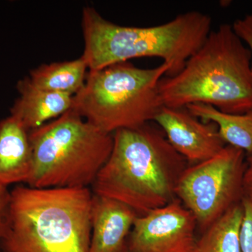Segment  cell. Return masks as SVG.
Wrapping results in <instances>:
<instances>
[{
  "mask_svg": "<svg viewBox=\"0 0 252 252\" xmlns=\"http://www.w3.org/2000/svg\"><path fill=\"white\" fill-rule=\"evenodd\" d=\"M108 160L93 185L94 193L114 199L138 215L167 205L188 162L160 129L149 124L113 134Z\"/></svg>",
  "mask_w": 252,
  "mask_h": 252,
  "instance_id": "1",
  "label": "cell"
},
{
  "mask_svg": "<svg viewBox=\"0 0 252 252\" xmlns=\"http://www.w3.org/2000/svg\"><path fill=\"white\" fill-rule=\"evenodd\" d=\"M162 106L204 104L228 114L252 109V54L232 25L211 31L185 67L158 86Z\"/></svg>",
  "mask_w": 252,
  "mask_h": 252,
  "instance_id": "2",
  "label": "cell"
},
{
  "mask_svg": "<svg viewBox=\"0 0 252 252\" xmlns=\"http://www.w3.org/2000/svg\"><path fill=\"white\" fill-rule=\"evenodd\" d=\"M92 200L89 188L17 186L0 252H89Z\"/></svg>",
  "mask_w": 252,
  "mask_h": 252,
  "instance_id": "3",
  "label": "cell"
},
{
  "mask_svg": "<svg viewBox=\"0 0 252 252\" xmlns=\"http://www.w3.org/2000/svg\"><path fill=\"white\" fill-rule=\"evenodd\" d=\"M211 26V17L196 11L179 14L169 22L152 27L121 26L88 6L83 9L81 57L89 71L138 58H158L170 66L167 77H172L203 45Z\"/></svg>",
  "mask_w": 252,
  "mask_h": 252,
  "instance_id": "4",
  "label": "cell"
},
{
  "mask_svg": "<svg viewBox=\"0 0 252 252\" xmlns=\"http://www.w3.org/2000/svg\"><path fill=\"white\" fill-rule=\"evenodd\" d=\"M32 170L27 185L38 189L89 188L112 153L114 138L74 109L30 132Z\"/></svg>",
  "mask_w": 252,
  "mask_h": 252,
  "instance_id": "5",
  "label": "cell"
},
{
  "mask_svg": "<svg viewBox=\"0 0 252 252\" xmlns=\"http://www.w3.org/2000/svg\"><path fill=\"white\" fill-rule=\"evenodd\" d=\"M170 70L164 63L144 69L124 62L89 71L72 109L106 133L140 127L154 121L162 107L159 83Z\"/></svg>",
  "mask_w": 252,
  "mask_h": 252,
  "instance_id": "6",
  "label": "cell"
},
{
  "mask_svg": "<svg viewBox=\"0 0 252 252\" xmlns=\"http://www.w3.org/2000/svg\"><path fill=\"white\" fill-rule=\"evenodd\" d=\"M245 168L246 154L226 145L215 157L187 165L182 172L176 198L191 212L200 233L242 203Z\"/></svg>",
  "mask_w": 252,
  "mask_h": 252,
  "instance_id": "7",
  "label": "cell"
},
{
  "mask_svg": "<svg viewBox=\"0 0 252 252\" xmlns=\"http://www.w3.org/2000/svg\"><path fill=\"white\" fill-rule=\"evenodd\" d=\"M198 230L191 212L178 199L137 215L127 242L128 252H192Z\"/></svg>",
  "mask_w": 252,
  "mask_h": 252,
  "instance_id": "8",
  "label": "cell"
},
{
  "mask_svg": "<svg viewBox=\"0 0 252 252\" xmlns=\"http://www.w3.org/2000/svg\"><path fill=\"white\" fill-rule=\"evenodd\" d=\"M154 121L172 148L190 165L211 158L226 146L215 124L200 120L186 107L162 106Z\"/></svg>",
  "mask_w": 252,
  "mask_h": 252,
  "instance_id": "9",
  "label": "cell"
},
{
  "mask_svg": "<svg viewBox=\"0 0 252 252\" xmlns=\"http://www.w3.org/2000/svg\"><path fill=\"white\" fill-rule=\"evenodd\" d=\"M137 215L125 204L93 193L89 252H128V237Z\"/></svg>",
  "mask_w": 252,
  "mask_h": 252,
  "instance_id": "10",
  "label": "cell"
},
{
  "mask_svg": "<svg viewBox=\"0 0 252 252\" xmlns=\"http://www.w3.org/2000/svg\"><path fill=\"white\" fill-rule=\"evenodd\" d=\"M18 97L10 110L28 131L35 130L72 108L74 96L51 92L32 84L28 77L18 81Z\"/></svg>",
  "mask_w": 252,
  "mask_h": 252,
  "instance_id": "11",
  "label": "cell"
},
{
  "mask_svg": "<svg viewBox=\"0 0 252 252\" xmlns=\"http://www.w3.org/2000/svg\"><path fill=\"white\" fill-rule=\"evenodd\" d=\"M32 170L30 131L9 115L0 121V183L27 185Z\"/></svg>",
  "mask_w": 252,
  "mask_h": 252,
  "instance_id": "12",
  "label": "cell"
},
{
  "mask_svg": "<svg viewBox=\"0 0 252 252\" xmlns=\"http://www.w3.org/2000/svg\"><path fill=\"white\" fill-rule=\"evenodd\" d=\"M186 108L200 120L215 124L226 145L241 149L246 156L252 154V109L233 114L204 104H189Z\"/></svg>",
  "mask_w": 252,
  "mask_h": 252,
  "instance_id": "13",
  "label": "cell"
},
{
  "mask_svg": "<svg viewBox=\"0 0 252 252\" xmlns=\"http://www.w3.org/2000/svg\"><path fill=\"white\" fill-rule=\"evenodd\" d=\"M89 69L82 57L73 61L43 64L28 76L39 89L74 96L82 89Z\"/></svg>",
  "mask_w": 252,
  "mask_h": 252,
  "instance_id": "14",
  "label": "cell"
},
{
  "mask_svg": "<svg viewBox=\"0 0 252 252\" xmlns=\"http://www.w3.org/2000/svg\"><path fill=\"white\" fill-rule=\"evenodd\" d=\"M243 203L232 207L197 238L192 252H242Z\"/></svg>",
  "mask_w": 252,
  "mask_h": 252,
  "instance_id": "15",
  "label": "cell"
},
{
  "mask_svg": "<svg viewBox=\"0 0 252 252\" xmlns=\"http://www.w3.org/2000/svg\"><path fill=\"white\" fill-rule=\"evenodd\" d=\"M243 218L240 228V247L242 252H252V202L244 198Z\"/></svg>",
  "mask_w": 252,
  "mask_h": 252,
  "instance_id": "16",
  "label": "cell"
},
{
  "mask_svg": "<svg viewBox=\"0 0 252 252\" xmlns=\"http://www.w3.org/2000/svg\"><path fill=\"white\" fill-rule=\"evenodd\" d=\"M11 190L0 183V240L4 236L9 221Z\"/></svg>",
  "mask_w": 252,
  "mask_h": 252,
  "instance_id": "17",
  "label": "cell"
},
{
  "mask_svg": "<svg viewBox=\"0 0 252 252\" xmlns=\"http://www.w3.org/2000/svg\"><path fill=\"white\" fill-rule=\"evenodd\" d=\"M232 26L237 35L251 51L252 67V14H248L243 18L235 20Z\"/></svg>",
  "mask_w": 252,
  "mask_h": 252,
  "instance_id": "18",
  "label": "cell"
},
{
  "mask_svg": "<svg viewBox=\"0 0 252 252\" xmlns=\"http://www.w3.org/2000/svg\"><path fill=\"white\" fill-rule=\"evenodd\" d=\"M244 198L252 202V154L246 156V168L243 180Z\"/></svg>",
  "mask_w": 252,
  "mask_h": 252,
  "instance_id": "19",
  "label": "cell"
}]
</instances>
